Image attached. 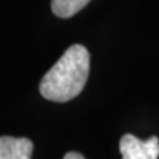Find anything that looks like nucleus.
Masks as SVG:
<instances>
[{
	"label": "nucleus",
	"instance_id": "f257e3e1",
	"mask_svg": "<svg viewBox=\"0 0 159 159\" xmlns=\"http://www.w3.org/2000/svg\"><path fill=\"white\" fill-rule=\"evenodd\" d=\"M90 72V53L83 44H72L40 81L41 96L63 103L83 91Z\"/></svg>",
	"mask_w": 159,
	"mask_h": 159
},
{
	"label": "nucleus",
	"instance_id": "f03ea898",
	"mask_svg": "<svg viewBox=\"0 0 159 159\" xmlns=\"http://www.w3.org/2000/svg\"><path fill=\"white\" fill-rule=\"evenodd\" d=\"M119 150L122 159H158L159 139L153 136L143 142L133 134H124L119 140Z\"/></svg>",
	"mask_w": 159,
	"mask_h": 159
},
{
	"label": "nucleus",
	"instance_id": "7ed1b4c3",
	"mask_svg": "<svg viewBox=\"0 0 159 159\" xmlns=\"http://www.w3.org/2000/svg\"><path fill=\"white\" fill-rule=\"evenodd\" d=\"M33 142L27 137H0V159H31Z\"/></svg>",
	"mask_w": 159,
	"mask_h": 159
},
{
	"label": "nucleus",
	"instance_id": "20e7f679",
	"mask_svg": "<svg viewBox=\"0 0 159 159\" xmlns=\"http://www.w3.org/2000/svg\"><path fill=\"white\" fill-rule=\"evenodd\" d=\"M90 0H52V12L57 18H71L78 13Z\"/></svg>",
	"mask_w": 159,
	"mask_h": 159
},
{
	"label": "nucleus",
	"instance_id": "39448f33",
	"mask_svg": "<svg viewBox=\"0 0 159 159\" xmlns=\"http://www.w3.org/2000/svg\"><path fill=\"white\" fill-rule=\"evenodd\" d=\"M63 159H85V158L81 153H78V152H68L63 156Z\"/></svg>",
	"mask_w": 159,
	"mask_h": 159
}]
</instances>
